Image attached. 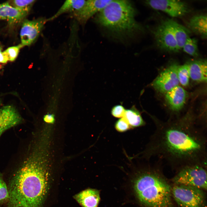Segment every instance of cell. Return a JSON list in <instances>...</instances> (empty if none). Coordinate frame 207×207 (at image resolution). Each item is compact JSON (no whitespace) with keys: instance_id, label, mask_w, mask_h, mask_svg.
<instances>
[{"instance_id":"6da1fadb","label":"cell","mask_w":207,"mask_h":207,"mask_svg":"<svg viewBox=\"0 0 207 207\" xmlns=\"http://www.w3.org/2000/svg\"><path fill=\"white\" fill-rule=\"evenodd\" d=\"M154 133L141 154L149 160H163L176 171L184 166L207 162V130L198 123L191 111L163 122L152 117Z\"/></svg>"},{"instance_id":"7a4b0ae2","label":"cell","mask_w":207,"mask_h":207,"mask_svg":"<svg viewBox=\"0 0 207 207\" xmlns=\"http://www.w3.org/2000/svg\"><path fill=\"white\" fill-rule=\"evenodd\" d=\"M34 154L27 157L13 174L7 186L6 207H42L50 185L47 168Z\"/></svg>"},{"instance_id":"3957f363","label":"cell","mask_w":207,"mask_h":207,"mask_svg":"<svg viewBox=\"0 0 207 207\" xmlns=\"http://www.w3.org/2000/svg\"><path fill=\"white\" fill-rule=\"evenodd\" d=\"M158 162L148 166L136 174L133 187L136 196L143 207H175L172 186Z\"/></svg>"},{"instance_id":"277c9868","label":"cell","mask_w":207,"mask_h":207,"mask_svg":"<svg viewBox=\"0 0 207 207\" xmlns=\"http://www.w3.org/2000/svg\"><path fill=\"white\" fill-rule=\"evenodd\" d=\"M136 12L127 0H111L97 14L95 21L116 37L131 38L143 31L136 20Z\"/></svg>"},{"instance_id":"5b68a950","label":"cell","mask_w":207,"mask_h":207,"mask_svg":"<svg viewBox=\"0 0 207 207\" xmlns=\"http://www.w3.org/2000/svg\"><path fill=\"white\" fill-rule=\"evenodd\" d=\"M176 171L171 179L173 184L207 190V162L193 164L183 166Z\"/></svg>"},{"instance_id":"8992f818","label":"cell","mask_w":207,"mask_h":207,"mask_svg":"<svg viewBox=\"0 0 207 207\" xmlns=\"http://www.w3.org/2000/svg\"><path fill=\"white\" fill-rule=\"evenodd\" d=\"M173 200L178 207H206L205 191L190 186L173 184Z\"/></svg>"},{"instance_id":"52a82bcc","label":"cell","mask_w":207,"mask_h":207,"mask_svg":"<svg viewBox=\"0 0 207 207\" xmlns=\"http://www.w3.org/2000/svg\"><path fill=\"white\" fill-rule=\"evenodd\" d=\"M145 3L152 8L164 12L173 17L184 16L189 11L186 3L179 0H146Z\"/></svg>"},{"instance_id":"ba28073f","label":"cell","mask_w":207,"mask_h":207,"mask_svg":"<svg viewBox=\"0 0 207 207\" xmlns=\"http://www.w3.org/2000/svg\"><path fill=\"white\" fill-rule=\"evenodd\" d=\"M154 34L159 48L170 52L179 50L173 34L166 20H163L156 28Z\"/></svg>"},{"instance_id":"9c48e42d","label":"cell","mask_w":207,"mask_h":207,"mask_svg":"<svg viewBox=\"0 0 207 207\" xmlns=\"http://www.w3.org/2000/svg\"><path fill=\"white\" fill-rule=\"evenodd\" d=\"M178 66L175 64H172L164 70L153 82V87L160 93H166L179 85L177 74Z\"/></svg>"},{"instance_id":"30bf717a","label":"cell","mask_w":207,"mask_h":207,"mask_svg":"<svg viewBox=\"0 0 207 207\" xmlns=\"http://www.w3.org/2000/svg\"><path fill=\"white\" fill-rule=\"evenodd\" d=\"M47 22V19L43 17L33 20H24L20 32L21 44L23 46H29L33 43L39 37Z\"/></svg>"},{"instance_id":"8fae6325","label":"cell","mask_w":207,"mask_h":207,"mask_svg":"<svg viewBox=\"0 0 207 207\" xmlns=\"http://www.w3.org/2000/svg\"><path fill=\"white\" fill-rule=\"evenodd\" d=\"M111 1H86L82 8L71 13V16L81 24H85L90 18L102 10Z\"/></svg>"},{"instance_id":"7c38bea8","label":"cell","mask_w":207,"mask_h":207,"mask_svg":"<svg viewBox=\"0 0 207 207\" xmlns=\"http://www.w3.org/2000/svg\"><path fill=\"white\" fill-rule=\"evenodd\" d=\"M22 118L12 106H4L0 109V136L5 131L20 123Z\"/></svg>"},{"instance_id":"4fadbf2b","label":"cell","mask_w":207,"mask_h":207,"mask_svg":"<svg viewBox=\"0 0 207 207\" xmlns=\"http://www.w3.org/2000/svg\"><path fill=\"white\" fill-rule=\"evenodd\" d=\"M165 93V99L170 109L174 112L181 110L184 106L188 96L187 91L178 85Z\"/></svg>"},{"instance_id":"5bb4252c","label":"cell","mask_w":207,"mask_h":207,"mask_svg":"<svg viewBox=\"0 0 207 207\" xmlns=\"http://www.w3.org/2000/svg\"><path fill=\"white\" fill-rule=\"evenodd\" d=\"M99 191L88 189L74 196V198L83 207H97L100 201Z\"/></svg>"},{"instance_id":"9a60e30c","label":"cell","mask_w":207,"mask_h":207,"mask_svg":"<svg viewBox=\"0 0 207 207\" xmlns=\"http://www.w3.org/2000/svg\"><path fill=\"white\" fill-rule=\"evenodd\" d=\"M27 14L13 7L9 2L0 4V20H6L10 24L19 22Z\"/></svg>"},{"instance_id":"2e32d148","label":"cell","mask_w":207,"mask_h":207,"mask_svg":"<svg viewBox=\"0 0 207 207\" xmlns=\"http://www.w3.org/2000/svg\"><path fill=\"white\" fill-rule=\"evenodd\" d=\"M190 78L198 82H206L207 61L205 60H193L188 63Z\"/></svg>"},{"instance_id":"e0dca14e","label":"cell","mask_w":207,"mask_h":207,"mask_svg":"<svg viewBox=\"0 0 207 207\" xmlns=\"http://www.w3.org/2000/svg\"><path fill=\"white\" fill-rule=\"evenodd\" d=\"M166 20L174 35L180 50L190 38L191 31L188 28L172 20L168 19Z\"/></svg>"},{"instance_id":"ac0fdd59","label":"cell","mask_w":207,"mask_h":207,"mask_svg":"<svg viewBox=\"0 0 207 207\" xmlns=\"http://www.w3.org/2000/svg\"><path fill=\"white\" fill-rule=\"evenodd\" d=\"M207 16L201 14L195 15L187 23L188 29L203 39L207 38Z\"/></svg>"},{"instance_id":"d6986e66","label":"cell","mask_w":207,"mask_h":207,"mask_svg":"<svg viewBox=\"0 0 207 207\" xmlns=\"http://www.w3.org/2000/svg\"><path fill=\"white\" fill-rule=\"evenodd\" d=\"M86 1L84 0H68L66 1L57 11L53 16L47 19V21H51L66 13H72L81 8Z\"/></svg>"},{"instance_id":"ffe728a7","label":"cell","mask_w":207,"mask_h":207,"mask_svg":"<svg viewBox=\"0 0 207 207\" xmlns=\"http://www.w3.org/2000/svg\"><path fill=\"white\" fill-rule=\"evenodd\" d=\"M122 118L131 128L142 126L145 124L140 112L134 106L129 109L126 110Z\"/></svg>"},{"instance_id":"44dd1931","label":"cell","mask_w":207,"mask_h":207,"mask_svg":"<svg viewBox=\"0 0 207 207\" xmlns=\"http://www.w3.org/2000/svg\"><path fill=\"white\" fill-rule=\"evenodd\" d=\"M177 74L179 83L183 86H187L190 78L188 64L178 66Z\"/></svg>"},{"instance_id":"7402d4cb","label":"cell","mask_w":207,"mask_h":207,"mask_svg":"<svg viewBox=\"0 0 207 207\" xmlns=\"http://www.w3.org/2000/svg\"><path fill=\"white\" fill-rule=\"evenodd\" d=\"M35 1L34 0H15L11 1L9 4L15 8L28 14Z\"/></svg>"},{"instance_id":"603a6c76","label":"cell","mask_w":207,"mask_h":207,"mask_svg":"<svg viewBox=\"0 0 207 207\" xmlns=\"http://www.w3.org/2000/svg\"><path fill=\"white\" fill-rule=\"evenodd\" d=\"M182 49L184 52L191 56L195 57L198 55V41L195 39L189 38Z\"/></svg>"},{"instance_id":"cb8c5ba5","label":"cell","mask_w":207,"mask_h":207,"mask_svg":"<svg viewBox=\"0 0 207 207\" xmlns=\"http://www.w3.org/2000/svg\"><path fill=\"white\" fill-rule=\"evenodd\" d=\"M9 198L8 187L2 176L0 175V207L7 203Z\"/></svg>"},{"instance_id":"d4e9b609","label":"cell","mask_w":207,"mask_h":207,"mask_svg":"<svg viewBox=\"0 0 207 207\" xmlns=\"http://www.w3.org/2000/svg\"><path fill=\"white\" fill-rule=\"evenodd\" d=\"M24 46L21 44L17 45L11 47L3 51L7 55L9 61H14L17 57L20 49Z\"/></svg>"},{"instance_id":"484cf974","label":"cell","mask_w":207,"mask_h":207,"mask_svg":"<svg viewBox=\"0 0 207 207\" xmlns=\"http://www.w3.org/2000/svg\"><path fill=\"white\" fill-rule=\"evenodd\" d=\"M114 126L117 131L121 133L126 132L131 129L129 124L123 118H120L116 122Z\"/></svg>"},{"instance_id":"4316f807","label":"cell","mask_w":207,"mask_h":207,"mask_svg":"<svg viewBox=\"0 0 207 207\" xmlns=\"http://www.w3.org/2000/svg\"><path fill=\"white\" fill-rule=\"evenodd\" d=\"M125 110V109L123 106L118 105L114 106L112 108L111 113L115 118H122L123 117Z\"/></svg>"},{"instance_id":"83f0119b","label":"cell","mask_w":207,"mask_h":207,"mask_svg":"<svg viewBox=\"0 0 207 207\" xmlns=\"http://www.w3.org/2000/svg\"><path fill=\"white\" fill-rule=\"evenodd\" d=\"M2 48L0 46V63L5 64L9 61L7 55L4 52L2 51Z\"/></svg>"},{"instance_id":"f1b7e54d","label":"cell","mask_w":207,"mask_h":207,"mask_svg":"<svg viewBox=\"0 0 207 207\" xmlns=\"http://www.w3.org/2000/svg\"><path fill=\"white\" fill-rule=\"evenodd\" d=\"M44 120L46 122L53 123L55 120L54 116L53 114H46L44 116Z\"/></svg>"},{"instance_id":"f546056e","label":"cell","mask_w":207,"mask_h":207,"mask_svg":"<svg viewBox=\"0 0 207 207\" xmlns=\"http://www.w3.org/2000/svg\"><path fill=\"white\" fill-rule=\"evenodd\" d=\"M1 101L0 99V105L1 104Z\"/></svg>"}]
</instances>
